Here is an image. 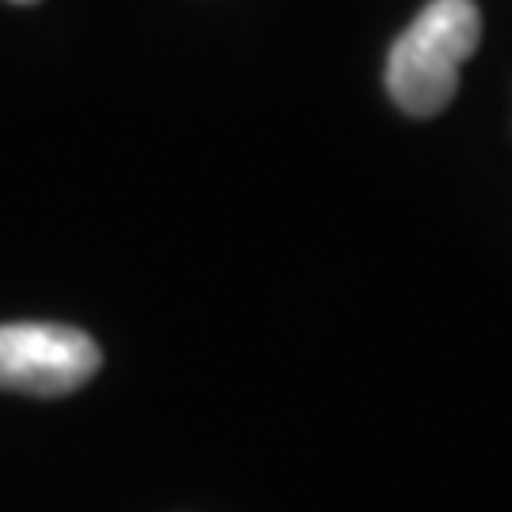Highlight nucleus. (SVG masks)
<instances>
[{
	"label": "nucleus",
	"instance_id": "7ed1b4c3",
	"mask_svg": "<svg viewBox=\"0 0 512 512\" xmlns=\"http://www.w3.org/2000/svg\"><path fill=\"white\" fill-rule=\"evenodd\" d=\"M16 4H35V0H16Z\"/></svg>",
	"mask_w": 512,
	"mask_h": 512
},
{
	"label": "nucleus",
	"instance_id": "f257e3e1",
	"mask_svg": "<svg viewBox=\"0 0 512 512\" xmlns=\"http://www.w3.org/2000/svg\"><path fill=\"white\" fill-rule=\"evenodd\" d=\"M482 16L475 0H429L387 57V92L406 110L429 118L452 103L459 65L475 54Z\"/></svg>",
	"mask_w": 512,
	"mask_h": 512
},
{
	"label": "nucleus",
	"instance_id": "f03ea898",
	"mask_svg": "<svg viewBox=\"0 0 512 512\" xmlns=\"http://www.w3.org/2000/svg\"><path fill=\"white\" fill-rule=\"evenodd\" d=\"M103 365L84 330L61 323H4L0 327V387L23 395H69Z\"/></svg>",
	"mask_w": 512,
	"mask_h": 512
}]
</instances>
